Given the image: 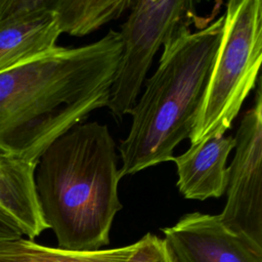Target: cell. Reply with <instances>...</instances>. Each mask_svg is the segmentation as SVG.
I'll return each instance as SVG.
<instances>
[{
	"label": "cell",
	"mask_w": 262,
	"mask_h": 262,
	"mask_svg": "<svg viewBox=\"0 0 262 262\" xmlns=\"http://www.w3.org/2000/svg\"><path fill=\"white\" fill-rule=\"evenodd\" d=\"M122 50L119 32L0 73V148L33 164L58 137L106 106Z\"/></svg>",
	"instance_id": "obj_1"
},
{
	"label": "cell",
	"mask_w": 262,
	"mask_h": 262,
	"mask_svg": "<svg viewBox=\"0 0 262 262\" xmlns=\"http://www.w3.org/2000/svg\"><path fill=\"white\" fill-rule=\"evenodd\" d=\"M121 177L105 124L80 123L54 140L36 167L38 200L57 248L96 251L110 243Z\"/></svg>",
	"instance_id": "obj_2"
},
{
	"label": "cell",
	"mask_w": 262,
	"mask_h": 262,
	"mask_svg": "<svg viewBox=\"0 0 262 262\" xmlns=\"http://www.w3.org/2000/svg\"><path fill=\"white\" fill-rule=\"evenodd\" d=\"M223 21L222 15L198 32L183 24L164 43L158 69L129 113L131 128L119 147L121 178L172 161L174 148L189 137Z\"/></svg>",
	"instance_id": "obj_3"
},
{
	"label": "cell",
	"mask_w": 262,
	"mask_h": 262,
	"mask_svg": "<svg viewBox=\"0 0 262 262\" xmlns=\"http://www.w3.org/2000/svg\"><path fill=\"white\" fill-rule=\"evenodd\" d=\"M222 36L189 134L195 145L232 125L257 83L262 60V2L230 0Z\"/></svg>",
	"instance_id": "obj_4"
},
{
	"label": "cell",
	"mask_w": 262,
	"mask_h": 262,
	"mask_svg": "<svg viewBox=\"0 0 262 262\" xmlns=\"http://www.w3.org/2000/svg\"><path fill=\"white\" fill-rule=\"evenodd\" d=\"M129 8L130 13L119 32L121 56L106 104L118 121L135 105L159 48L193 16V3L186 0H131Z\"/></svg>",
	"instance_id": "obj_5"
},
{
	"label": "cell",
	"mask_w": 262,
	"mask_h": 262,
	"mask_svg": "<svg viewBox=\"0 0 262 262\" xmlns=\"http://www.w3.org/2000/svg\"><path fill=\"white\" fill-rule=\"evenodd\" d=\"M258 82L253 106L244 115L235 139V152L227 168V199L220 222L262 251V94Z\"/></svg>",
	"instance_id": "obj_6"
},
{
	"label": "cell",
	"mask_w": 262,
	"mask_h": 262,
	"mask_svg": "<svg viewBox=\"0 0 262 262\" xmlns=\"http://www.w3.org/2000/svg\"><path fill=\"white\" fill-rule=\"evenodd\" d=\"M162 231L172 262H262V251L228 230L218 215L188 213Z\"/></svg>",
	"instance_id": "obj_7"
},
{
	"label": "cell",
	"mask_w": 262,
	"mask_h": 262,
	"mask_svg": "<svg viewBox=\"0 0 262 262\" xmlns=\"http://www.w3.org/2000/svg\"><path fill=\"white\" fill-rule=\"evenodd\" d=\"M60 34L53 0H0V73L52 51Z\"/></svg>",
	"instance_id": "obj_8"
},
{
	"label": "cell",
	"mask_w": 262,
	"mask_h": 262,
	"mask_svg": "<svg viewBox=\"0 0 262 262\" xmlns=\"http://www.w3.org/2000/svg\"><path fill=\"white\" fill-rule=\"evenodd\" d=\"M234 145V137L216 134L173 157L179 192L185 199L199 201L223 195L228 177L226 161Z\"/></svg>",
	"instance_id": "obj_9"
},
{
	"label": "cell",
	"mask_w": 262,
	"mask_h": 262,
	"mask_svg": "<svg viewBox=\"0 0 262 262\" xmlns=\"http://www.w3.org/2000/svg\"><path fill=\"white\" fill-rule=\"evenodd\" d=\"M36 167L0 148V217L32 241L48 229L36 189Z\"/></svg>",
	"instance_id": "obj_10"
},
{
	"label": "cell",
	"mask_w": 262,
	"mask_h": 262,
	"mask_svg": "<svg viewBox=\"0 0 262 262\" xmlns=\"http://www.w3.org/2000/svg\"><path fill=\"white\" fill-rule=\"evenodd\" d=\"M133 249L134 244L107 250L71 251L21 236L0 243V262H126Z\"/></svg>",
	"instance_id": "obj_11"
},
{
	"label": "cell",
	"mask_w": 262,
	"mask_h": 262,
	"mask_svg": "<svg viewBox=\"0 0 262 262\" xmlns=\"http://www.w3.org/2000/svg\"><path fill=\"white\" fill-rule=\"evenodd\" d=\"M130 0H53V10L60 33L85 36L118 18Z\"/></svg>",
	"instance_id": "obj_12"
},
{
	"label": "cell",
	"mask_w": 262,
	"mask_h": 262,
	"mask_svg": "<svg viewBox=\"0 0 262 262\" xmlns=\"http://www.w3.org/2000/svg\"><path fill=\"white\" fill-rule=\"evenodd\" d=\"M126 262H172L165 242L158 235L146 233L134 243V249Z\"/></svg>",
	"instance_id": "obj_13"
},
{
	"label": "cell",
	"mask_w": 262,
	"mask_h": 262,
	"mask_svg": "<svg viewBox=\"0 0 262 262\" xmlns=\"http://www.w3.org/2000/svg\"><path fill=\"white\" fill-rule=\"evenodd\" d=\"M21 236L23 234L15 226L0 217V243L13 241Z\"/></svg>",
	"instance_id": "obj_14"
}]
</instances>
